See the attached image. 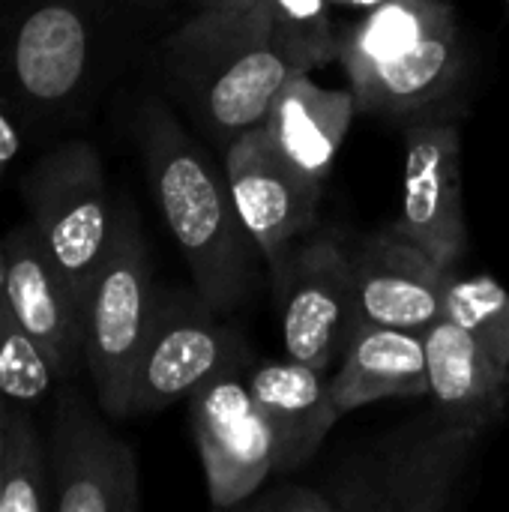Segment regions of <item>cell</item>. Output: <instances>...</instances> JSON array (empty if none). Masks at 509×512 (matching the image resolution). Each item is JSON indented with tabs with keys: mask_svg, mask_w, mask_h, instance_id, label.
Returning a JSON list of instances; mask_svg holds the SVG:
<instances>
[{
	"mask_svg": "<svg viewBox=\"0 0 509 512\" xmlns=\"http://www.w3.org/2000/svg\"><path fill=\"white\" fill-rule=\"evenodd\" d=\"M132 135L162 222L189 264L192 288L219 315L234 312L258 282L261 249L237 213L225 168L219 174L210 153L159 96L138 99Z\"/></svg>",
	"mask_w": 509,
	"mask_h": 512,
	"instance_id": "1",
	"label": "cell"
},
{
	"mask_svg": "<svg viewBox=\"0 0 509 512\" xmlns=\"http://www.w3.org/2000/svg\"><path fill=\"white\" fill-rule=\"evenodd\" d=\"M168 93L216 144L261 126L297 75L273 39L267 3L252 12L195 9L162 42Z\"/></svg>",
	"mask_w": 509,
	"mask_h": 512,
	"instance_id": "2",
	"label": "cell"
},
{
	"mask_svg": "<svg viewBox=\"0 0 509 512\" xmlns=\"http://www.w3.org/2000/svg\"><path fill=\"white\" fill-rule=\"evenodd\" d=\"M480 441L432 408L348 447L318 489L333 512H447Z\"/></svg>",
	"mask_w": 509,
	"mask_h": 512,
	"instance_id": "3",
	"label": "cell"
},
{
	"mask_svg": "<svg viewBox=\"0 0 509 512\" xmlns=\"http://www.w3.org/2000/svg\"><path fill=\"white\" fill-rule=\"evenodd\" d=\"M111 0H30L3 30L12 99L39 114L81 108L111 69Z\"/></svg>",
	"mask_w": 509,
	"mask_h": 512,
	"instance_id": "4",
	"label": "cell"
},
{
	"mask_svg": "<svg viewBox=\"0 0 509 512\" xmlns=\"http://www.w3.org/2000/svg\"><path fill=\"white\" fill-rule=\"evenodd\" d=\"M156 303L159 291L138 213L132 204H117L111 246L84 306V366L93 396L111 420L129 417V387Z\"/></svg>",
	"mask_w": 509,
	"mask_h": 512,
	"instance_id": "5",
	"label": "cell"
},
{
	"mask_svg": "<svg viewBox=\"0 0 509 512\" xmlns=\"http://www.w3.org/2000/svg\"><path fill=\"white\" fill-rule=\"evenodd\" d=\"M21 198L51 261L81 306L111 246L117 204L96 144L84 138L45 150L21 180Z\"/></svg>",
	"mask_w": 509,
	"mask_h": 512,
	"instance_id": "6",
	"label": "cell"
},
{
	"mask_svg": "<svg viewBox=\"0 0 509 512\" xmlns=\"http://www.w3.org/2000/svg\"><path fill=\"white\" fill-rule=\"evenodd\" d=\"M237 363H249L246 342L195 288L159 291L129 387V417L183 402L204 381Z\"/></svg>",
	"mask_w": 509,
	"mask_h": 512,
	"instance_id": "7",
	"label": "cell"
},
{
	"mask_svg": "<svg viewBox=\"0 0 509 512\" xmlns=\"http://www.w3.org/2000/svg\"><path fill=\"white\" fill-rule=\"evenodd\" d=\"M285 354L327 372L354 321L348 246L333 228L309 231L270 264Z\"/></svg>",
	"mask_w": 509,
	"mask_h": 512,
	"instance_id": "8",
	"label": "cell"
},
{
	"mask_svg": "<svg viewBox=\"0 0 509 512\" xmlns=\"http://www.w3.org/2000/svg\"><path fill=\"white\" fill-rule=\"evenodd\" d=\"M186 402L210 504L219 510L240 507L267 483L276 465L273 429L252 396L249 366L222 369Z\"/></svg>",
	"mask_w": 509,
	"mask_h": 512,
	"instance_id": "9",
	"label": "cell"
},
{
	"mask_svg": "<svg viewBox=\"0 0 509 512\" xmlns=\"http://www.w3.org/2000/svg\"><path fill=\"white\" fill-rule=\"evenodd\" d=\"M81 390L57 393L51 420L54 512H138V456Z\"/></svg>",
	"mask_w": 509,
	"mask_h": 512,
	"instance_id": "10",
	"label": "cell"
},
{
	"mask_svg": "<svg viewBox=\"0 0 509 512\" xmlns=\"http://www.w3.org/2000/svg\"><path fill=\"white\" fill-rule=\"evenodd\" d=\"M393 228L426 249L444 270H456L465 258L462 138L450 120L423 114L408 126L402 216Z\"/></svg>",
	"mask_w": 509,
	"mask_h": 512,
	"instance_id": "11",
	"label": "cell"
},
{
	"mask_svg": "<svg viewBox=\"0 0 509 512\" xmlns=\"http://www.w3.org/2000/svg\"><path fill=\"white\" fill-rule=\"evenodd\" d=\"M222 168L237 213L267 267L276 264L294 240L315 231L321 186L309 183L279 153L264 123L237 135L222 150Z\"/></svg>",
	"mask_w": 509,
	"mask_h": 512,
	"instance_id": "12",
	"label": "cell"
},
{
	"mask_svg": "<svg viewBox=\"0 0 509 512\" xmlns=\"http://www.w3.org/2000/svg\"><path fill=\"white\" fill-rule=\"evenodd\" d=\"M348 264L354 321L426 333L444 315V288L453 270L438 267L426 249L393 225L351 246Z\"/></svg>",
	"mask_w": 509,
	"mask_h": 512,
	"instance_id": "13",
	"label": "cell"
},
{
	"mask_svg": "<svg viewBox=\"0 0 509 512\" xmlns=\"http://www.w3.org/2000/svg\"><path fill=\"white\" fill-rule=\"evenodd\" d=\"M0 240L6 252L3 300L54 360L60 378H72L84 366V306L51 261L33 222L9 228Z\"/></svg>",
	"mask_w": 509,
	"mask_h": 512,
	"instance_id": "14",
	"label": "cell"
},
{
	"mask_svg": "<svg viewBox=\"0 0 509 512\" xmlns=\"http://www.w3.org/2000/svg\"><path fill=\"white\" fill-rule=\"evenodd\" d=\"M249 387L273 429V474L306 468L342 417V408L330 393L327 372H318L285 354V360H261L252 366Z\"/></svg>",
	"mask_w": 509,
	"mask_h": 512,
	"instance_id": "15",
	"label": "cell"
},
{
	"mask_svg": "<svg viewBox=\"0 0 509 512\" xmlns=\"http://www.w3.org/2000/svg\"><path fill=\"white\" fill-rule=\"evenodd\" d=\"M429 399L450 423L486 435L504 420L509 402V369L498 366L459 324L438 318L426 333Z\"/></svg>",
	"mask_w": 509,
	"mask_h": 512,
	"instance_id": "16",
	"label": "cell"
},
{
	"mask_svg": "<svg viewBox=\"0 0 509 512\" xmlns=\"http://www.w3.org/2000/svg\"><path fill=\"white\" fill-rule=\"evenodd\" d=\"M330 393L342 414L384 399L429 396L423 333L354 321L342 345V366L330 378Z\"/></svg>",
	"mask_w": 509,
	"mask_h": 512,
	"instance_id": "17",
	"label": "cell"
},
{
	"mask_svg": "<svg viewBox=\"0 0 509 512\" xmlns=\"http://www.w3.org/2000/svg\"><path fill=\"white\" fill-rule=\"evenodd\" d=\"M357 111L354 90L315 84L312 72H297L276 96L264 126L279 153L315 186L324 189L333 162L348 138Z\"/></svg>",
	"mask_w": 509,
	"mask_h": 512,
	"instance_id": "18",
	"label": "cell"
},
{
	"mask_svg": "<svg viewBox=\"0 0 509 512\" xmlns=\"http://www.w3.org/2000/svg\"><path fill=\"white\" fill-rule=\"evenodd\" d=\"M462 69L459 24L447 21L396 60L372 69L351 84L360 111H378L390 117H414L444 99Z\"/></svg>",
	"mask_w": 509,
	"mask_h": 512,
	"instance_id": "19",
	"label": "cell"
},
{
	"mask_svg": "<svg viewBox=\"0 0 509 512\" xmlns=\"http://www.w3.org/2000/svg\"><path fill=\"white\" fill-rule=\"evenodd\" d=\"M447 21H456L447 0H384L366 9L354 24L339 27L336 63L345 69L348 81L357 84Z\"/></svg>",
	"mask_w": 509,
	"mask_h": 512,
	"instance_id": "20",
	"label": "cell"
},
{
	"mask_svg": "<svg viewBox=\"0 0 509 512\" xmlns=\"http://www.w3.org/2000/svg\"><path fill=\"white\" fill-rule=\"evenodd\" d=\"M54 510L51 450L21 402L12 405L0 468V512Z\"/></svg>",
	"mask_w": 509,
	"mask_h": 512,
	"instance_id": "21",
	"label": "cell"
},
{
	"mask_svg": "<svg viewBox=\"0 0 509 512\" xmlns=\"http://www.w3.org/2000/svg\"><path fill=\"white\" fill-rule=\"evenodd\" d=\"M444 318L459 324L498 366L509 369V291L489 273L447 276Z\"/></svg>",
	"mask_w": 509,
	"mask_h": 512,
	"instance_id": "22",
	"label": "cell"
},
{
	"mask_svg": "<svg viewBox=\"0 0 509 512\" xmlns=\"http://www.w3.org/2000/svg\"><path fill=\"white\" fill-rule=\"evenodd\" d=\"M279 51L297 72H315L339 57V24L330 0H267Z\"/></svg>",
	"mask_w": 509,
	"mask_h": 512,
	"instance_id": "23",
	"label": "cell"
},
{
	"mask_svg": "<svg viewBox=\"0 0 509 512\" xmlns=\"http://www.w3.org/2000/svg\"><path fill=\"white\" fill-rule=\"evenodd\" d=\"M57 381L63 378L54 360L30 339L0 294V393L27 405L45 399Z\"/></svg>",
	"mask_w": 509,
	"mask_h": 512,
	"instance_id": "24",
	"label": "cell"
},
{
	"mask_svg": "<svg viewBox=\"0 0 509 512\" xmlns=\"http://www.w3.org/2000/svg\"><path fill=\"white\" fill-rule=\"evenodd\" d=\"M240 507L252 512H333V504L318 486H276L270 492H255Z\"/></svg>",
	"mask_w": 509,
	"mask_h": 512,
	"instance_id": "25",
	"label": "cell"
},
{
	"mask_svg": "<svg viewBox=\"0 0 509 512\" xmlns=\"http://www.w3.org/2000/svg\"><path fill=\"white\" fill-rule=\"evenodd\" d=\"M21 105L9 96H0V183L18 162L24 150V120Z\"/></svg>",
	"mask_w": 509,
	"mask_h": 512,
	"instance_id": "26",
	"label": "cell"
},
{
	"mask_svg": "<svg viewBox=\"0 0 509 512\" xmlns=\"http://www.w3.org/2000/svg\"><path fill=\"white\" fill-rule=\"evenodd\" d=\"M189 3L195 9H210V12H252L267 0H189Z\"/></svg>",
	"mask_w": 509,
	"mask_h": 512,
	"instance_id": "27",
	"label": "cell"
},
{
	"mask_svg": "<svg viewBox=\"0 0 509 512\" xmlns=\"http://www.w3.org/2000/svg\"><path fill=\"white\" fill-rule=\"evenodd\" d=\"M12 399L0 393V468H3V444H6V423H9V411H12Z\"/></svg>",
	"mask_w": 509,
	"mask_h": 512,
	"instance_id": "28",
	"label": "cell"
},
{
	"mask_svg": "<svg viewBox=\"0 0 509 512\" xmlns=\"http://www.w3.org/2000/svg\"><path fill=\"white\" fill-rule=\"evenodd\" d=\"M330 3H333V9H372L384 0H330Z\"/></svg>",
	"mask_w": 509,
	"mask_h": 512,
	"instance_id": "29",
	"label": "cell"
},
{
	"mask_svg": "<svg viewBox=\"0 0 509 512\" xmlns=\"http://www.w3.org/2000/svg\"><path fill=\"white\" fill-rule=\"evenodd\" d=\"M3 276H6V252H3V240H0V294H3Z\"/></svg>",
	"mask_w": 509,
	"mask_h": 512,
	"instance_id": "30",
	"label": "cell"
},
{
	"mask_svg": "<svg viewBox=\"0 0 509 512\" xmlns=\"http://www.w3.org/2000/svg\"><path fill=\"white\" fill-rule=\"evenodd\" d=\"M507 6H509V0H507Z\"/></svg>",
	"mask_w": 509,
	"mask_h": 512,
	"instance_id": "31",
	"label": "cell"
}]
</instances>
